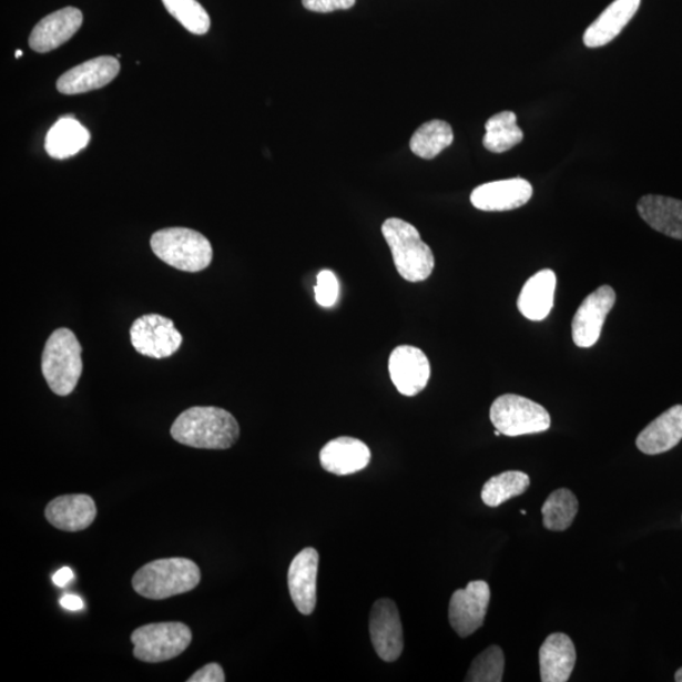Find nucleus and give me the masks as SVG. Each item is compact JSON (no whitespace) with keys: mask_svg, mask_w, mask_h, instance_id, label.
<instances>
[{"mask_svg":"<svg viewBox=\"0 0 682 682\" xmlns=\"http://www.w3.org/2000/svg\"><path fill=\"white\" fill-rule=\"evenodd\" d=\"M615 291L602 286L591 293L572 318V340L579 348H591L600 338L607 316L615 305Z\"/></svg>","mask_w":682,"mask_h":682,"instance_id":"9b49d317","label":"nucleus"},{"mask_svg":"<svg viewBox=\"0 0 682 682\" xmlns=\"http://www.w3.org/2000/svg\"><path fill=\"white\" fill-rule=\"evenodd\" d=\"M452 142L451 125L440 120H434L423 124L414 133L411 141H409V147L416 156L432 160L438 157L444 150L450 147Z\"/></svg>","mask_w":682,"mask_h":682,"instance_id":"393cba45","label":"nucleus"},{"mask_svg":"<svg viewBox=\"0 0 682 682\" xmlns=\"http://www.w3.org/2000/svg\"><path fill=\"white\" fill-rule=\"evenodd\" d=\"M235 417L220 407H191L171 427L174 440L190 448L225 450L240 439Z\"/></svg>","mask_w":682,"mask_h":682,"instance_id":"f257e3e1","label":"nucleus"},{"mask_svg":"<svg viewBox=\"0 0 682 682\" xmlns=\"http://www.w3.org/2000/svg\"><path fill=\"white\" fill-rule=\"evenodd\" d=\"M675 681L682 682V668L675 674Z\"/></svg>","mask_w":682,"mask_h":682,"instance_id":"c9c22d12","label":"nucleus"},{"mask_svg":"<svg viewBox=\"0 0 682 682\" xmlns=\"http://www.w3.org/2000/svg\"><path fill=\"white\" fill-rule=\"evenodd\" d=\"M60 604L68 611L77 612L84 608V600L78 596H63L60 599Z\"/></svg>","mask_w":682,"mask_h":682,"instance_id":"72a5a7b5","label":"nucleus"},{"mask_svg":"<svg viewBox=\"0 0 682 682\" xmlns=\"http://www.w3.org/2000/svg\"><path fill=\"white\" fill-rule=\"evenodd\" d=\"M539 660L542 682H567L577 662L574 642L566 633H552L542 643Z\"/></svg>","mask_w":682,"mask_h":682,"instance_id":"6ab92c4d","label":"nucleus"},{"mask_svg":"<svg viewBox=\"0 0 682 682\" xmlns=\"http://www.w3.org/2000/svg\"><path fill=\"white\" fill-rule=\"evenodd\" d=\"M83 20V13L75 7L62 8L45 16L30 35V48L39 53L57 50L80 30Z\"/></svg>","mask_w":682,"mask_h":682,"instance_id":"2eb2a0df","label":"nucleus"},{"mask_svg":"<svg viewBox=\"0 0 682 682\" xmlns=\"http://www.w3.org/2000/svg\"><path fill=\"white\" fill-rule=\"evenodd\" d=\"M44 515L57 529L79 532L94 522L96 506L94 499L86 495L61 496L45 507Z\"/></svg>","mask_w":682,"mask_h":682,"instance_id":"a211bd4d","label":"nucleus"},{"mask_svg":"<svg viewBox=\"0 0 682 682\" xmlns=\"http://www.w3.org/2000/svg\"><path fill=\"white\" fill-rule=\"evenodd\" d=\"M490 602V588L485 580L470 581L466 589L455 591L450 599L449 622L461 639H467L483 625Z\"/></svg>","mask_w":682,"mask_h":682,"instance_id":"1a4fd4ad","label":"nucleus"},{"mask_svg":"<svg viewBox=\"0 0 682 682\" xmlns=\"http://www.w3.org/2000/svg\"><path fill=\"white\" fill-rule=\"evenodd\" d=\"M640 6L641 0H614L586 31L587 48L597 49L611 43L631 22Z\"/></svg>","mask_w":682,"mask_h":682,"instance_id":"412c9836","label":"nucleus"},{"mask_svg":"<svg viewBox=\"0 0 682 682\" xmlns=\"http://www.w3.org/2000/svg\"><path fill=\"white\" fill-rule=\"evenodd\" d=\"M370 459L367 445L349 436L327 442L320 451L322 467L335 476H350L366 469Z\"/></svg>","mask_w":682,"mask_h":682,"instance_id":"f3484780","label":"nucleus"},{"mask_svg":"<svg viewBox=\"0 0 682 682\" xmlns=\"http://www.w3.org/2000/svg\"><path fill=\"white\" fill-rule=\"evenodd\" d=\"M318 552L313 548L298 552L288 569V589L297 611L311 615L316 607Z\"/></svg>","mask_w":682,"mask_h":682,"instance_id":"dca6fc26","label":"nucleus"},{"mask_svg":"<svg viewBox=\"0 0 682 682\" xmlns=\"http://www.w3.org/2000/svg\"><path fill=\"white\" fill-rule=\"evenodd\" d=\"M121 65L113 57H100L72 68L58 80L61 94L77 95L102 89L120 74Z\"/></svg>","mask_w":682,"mask_h":682,"instance_id":"4468645a","label":"nucleus"},{"mask_svg":"<svg viewBox=\"0 0 682 682\" xmlns=\"http://www.w3.org/2000/svg\"><path fill=\"white\" fill-rule=\"evenodd\" d=\"M532 194L529 181L509 179L478 186L472 191L470 202L481 212H509L529 203Z\"/></svg>","mask_w":682,"mask_h":682,"instance_id":"ddd939ff","label":"nucleus"},{"mask_svg":"<svg viewBox=\"0 0 682 682\" xmlns=\"http://www.w3.org/2000/svg\"><path fill=\"white\" fill-rule=\"evenodd\" d=\"M523 132L517 125L513 112H502L490 116L486 123L485 147L489 152L505 153L523 141Z\"/></svg>","mask_w":682,"mask_h":682,"instance_id":"a878e982","label":"nucleus"},{"mask_svg":"<svg viewBox=\"0 0 682 682\" xmlns=\"http://www.w3.org/2000/svg\"><path fill=\"white\" fill-rule=\"evenodd\" d=\"M22 54H23V52H22L21 50H18V51L16 52V58H17V59H21Z\"/></svg>","mask_w":682,"mask_h":682,"instance_id":"e433bc0d","label":"nucleus"},{"mask_svg":"<svg viewBox=\"0 0 682 682\" xmlns=\"http://www.w3.org/2000/svg\"><path fill=\"white\" fill-rule=\"evenodd\" d=\"M133 348L144 357L165 359L180 349L182 335L171 318L159 314L143 315L131 327Z\"/></svg>","mask_w":682,"mask_h":682,"instance_id":"6e6552de","label":"nucleus"},{"mask_svg":"<svg viewBox=\"0 0 682 682\" xmlns=\"http://www.w3.org/2000/svg\"><path fill=\"white\" fill-rule=\"evenodd\" d=\"M490 421L509 438L548 431L551 426L548 409L517 395L498 397L490 407Z\"/></svg>","mask_w":682,"mask_h":682,"instance_id":"423d86ee","label":"nucleus"},{"mask_svg":"<svg viewBox=\"0 0 682 682\" xmlns=\"http://www.w3.org/2000/svg\"><path fill=\"white\" fill-rule=\"evenodd\" d=\"M557 275L551 269H542L526 282L520 297L518 311L531 322H542L552 311Z\"/></svg>","mask_w":682,"mask_h":682,"instance_id":"4be33fe9","label":"nucleus"},{"mask_svg":"<svg viewBox=\"0 0 682 682\" xmlns=\"http://www.w3.org/2000/svg\"><path fill=\"white\" fill-rule=\"evenodd\" d=\"M202 572L194 561L184 558L161 559L135 572L133 589L140 596L162 600L185 594L195 589Z\"/></svg>","mask_w":682,"mask_h":682,"instance_id":"f03ea898","label":"nucleus"},{"mask_svg":"<svg viewBox=\"0 0 682 682\" xmlns=\"http://www.w3.org/2000/svg\"><path fill=\"white\" fill-rule=\"evenodd\" d=\"M189 682H224L225 675L221 665L217 663H208V665L200 669Z\"/></svg>","mask_w":682,"mask_h":682,"instance_id":"473e14b6","label":"nucleus"},{"mask_svg":"<svg viewBox=\"0 0 682 682\" xmlns=\"http://www.w3.org/2000/svg\"><path fill=\"white\" fill-rule=\"evenodd\" d=\"M642 220L652 230L682 241V202L660 195H645L637 205Z\"/></svg>","mask_w":682,"mask_h":682,"instance_id":"5701e85b","label":"nucleus"},{"mask_svg":"<svg viewBox=\"0 0 682 682\" xmlns=\"http://www.w3.org/2000/svg\"><path fill=\"white\" fill-rule=\"evenodd\" d=\"M681 440L682 405H676L645 427L635 445L645 455H659L674 449Z\"/></svg>","mask_w":682,"mask_h":682,"instance_id":"aec40b11","label":"nucleus"},{"mask_svg":"<svg viewBox=\"0 0 682 682\" xmlns=\"http://www.w3.org/2000/svg\"><path fill=\"white\" fill-rule=\"evenodd\" d=\"M90 141L85 126L74 118H61L45 135L44 149L50 157L65 160L84 150Z\"/></svg>","mask_w":682,"mask_h":682,"instance_id":"b1692460","label":"nucleus"},{"mask_svg":"<svg viewBox=\"0 0 682 682\" xmlns=\"http://www.w3.org/2000/svg\"><path fill=\"white\" fill-rule=\"evenodd\" d=\"M83 348L77 335L67 327L54 330L45 342L42 354V375L52 393L69 396L74 393L83 375Z\"/></svg>","mask_w":682,"mask_h":682,"instance_id":"20e7f679","label":"nucleus"},{"mask_svg":"<svg viewBox=\"0 0 682 682\" xmlns=\"http://www.w3.org/2000/svg\"><path fill=\"white\" fill-rule=\"evenodd\" d=\"M388 369L398 393L407 397L423 393L431 376L429 358L411 345H401L390 354Z\"/></svg>","mask_w":682,"mask_h":682,"instance_id":"f8f14e48","label":"nucleus"},{"mask_svg":"<svg viewBox=\"0 0 682 682\" xmlns=\"http://www.w3.org/2000/svg\"><path fill=\"white\" fill-rule=\"evenodd\" d=\"M303 6L311 12L332 13L347 11L356 6V0H303Z\"/></svg>","mask_w":682,"mask_h":682,"instance_id":"2f4dec72","label":"nucleus"},{"mask_svg":"<svg viewBox=\"0 0 682 682\" xmlns=\"http://www.w3.org/2000/svg\"><path fill=\"white\" fill-rule=\"evenodd\" d=\"M579 502L570 489L554 490L542 506L543 526L550 531H566L574 522Z\"/></svg>","mask_w":682,"mask_h":682,"instance_id":"bb28decb","label":"nucleus"},{"mask_svg":"<svg viewBox=\"0 0 682 682\" xmlns=\"http://www.w3.org/2000/svg\"><path fill=\"white\" fill-rule=\"evenodd\" d=\"M530 483V477L523 471H505L487 481L481 489V499L486 506L496 508L509 499L523 495Z\"/></svg>","mask_w":682,"mask_h":682,"instance_id":"cd10ccee","label":"nucleus"},{"mask_svg":"<svg viewBox=\"0 0 682 682\" xmlns=\"http://www.w3.org/2000/svg\"><path fill=\"white\" fill-rule=\"evenodd\" d=\"M398 275L408 282H421L431 276L435 257L416 227L397 217H389L381 225Z\"/></svg>","mask_w":682,"mask_h":682,"instance_id":"7ed1b4c3","label":"nucleus"},{"mask_svg":"<svg viewBox=\"0 0 682 682\" xmlns=\"http://www.w3.org/2000/svg\"><path fill=\"white\" fill-rule=\"evenodd\" d=\"M162 3L189 32L202 35L211 30V17L197 0H162Z\"/></svg>","mask_w":682,"mask_h":682,"instance_id":"c85d7f7f","label":"nucleus"},{"mask_svg":"<svg viewBox=\"0 0 682 682\" xmlns=\"http://www.w3.org/2000/svg\"><path fill=\"white\" fill-rule=\"evenodd\" d=\"M72 579H74V571L65 567L60 569L57 574L53 576V583L60 588H63L67 587Z\"/></svg>","mask_w":682,"mask_h":682,"instance_id":"f704fd0d","label":"nucleus"},{"mask_svg":"<svg viewBox=\"0 0 682 682\" xmlns=\"http://www.w3.org/2000/svg\"><path fill=\"white\" fill-rule=\"evenodd\" d=\"M151 248L169 266L184 272H202L213 261L211 242L189 227H166L154 233Z\"/></svg>","mask_w":682,"mask_h":682,"instance_id":"39448f33","label":"nucleus"},{"mask_svg":"<svg viewBox=\"0 0 682 682\" xmlns=\"http://www.w3.org/2000/svg\"><path fill=\"white\" fill-rule=\"evenodd\" d=\"M193 641L189 627L179 622L153 623L140 627L132 633L134 658L159 663L180 656Z\"/></svg>","mask_w":682,"mask_h":682,"instance_id":"0eeeda50","label":"nucleus"},{"mask_svg":"<svg viewBox=\"0 0 682 682\" xmlns=\"http://www.w3.org/2000/svg\"><path fill=\"white\" fill-rule=\"evenodd\" d=\"M505 653L498 645H490L471 662L466 681L500 682L503 680Z\"/></svg>","mask_w":682,"mask_h":682,"instance_id":"c756f323","label":"nucleus"},{"mask_svg":"<svg viewBox=\"0 0 682 682\" xmlns=\"http://www.w3.org/2000/svg\"><path fill=\"white\" fill-rule=\"evenodd\" d=\"M339 282L334 273L329 269H324L317 275L315 286L316 303L323 307H332L338 302Z\"/></svg>","mask_w":682,"mask_h":682,"instance_id":"7c9ffc66","label":"nucleus"},{"mask_svg":"<svg viewBox=\"0 0 682 682\" xmlns=\"http://www.w3.org/2000/svg\"><path fill=\"white\" fill-rule=\"evenodd\" d=\"M369 633L378 656L386 662H394L404 652V630L401 617L394 600H377L369 617Z\"/></svg>","mask_w":682,"mask_h":682,"instance_id":"9d476101","label":"nucleus"}]
</instances>
